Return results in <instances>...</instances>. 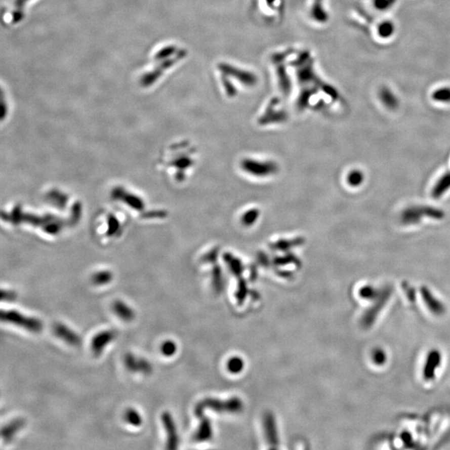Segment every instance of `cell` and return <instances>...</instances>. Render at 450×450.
I'll list each match as a JSON object with an SVG mask.
<instances>
[{
    "label": "cell",
    "instance_id": "obj_4",
    "mask_svg": "<svg viewBox=\"0 0 450 450\" xmlns=\"http://www.w3.org/2000/svg\"><path fill=\"white\" fill-rule=\"evenodd\" d=\"M390 295H391V289L390 288H385L383 291H381L375 305H373L371 308H370L368 309V311H366L365 314L363 316L362 325L363 327L369 328L372 325L373 323L375 322V319L377 318L378 314L382 310L387 301L389 300Z\"/></svg>",
    "mask_w": 450,
    "mask_h": 450
},
{
    "label": "cell",
    "instance_id": "obj_26",
    "mask_svg": "<svg viewBox=\"0 0 450 450\" xmlns=\"http://www.w3.org/2000/svg\"><path fill=\"white\" fill-rule=\"evenodd\" d=\"M373 358H374V360H375V363H377V364H383V363L385 362V360H386V356H385L384 352L382 351L381 349H377V350L374 353Z\"/></svg>",
    "mask_w": 450,
    "mask_h": 450
},
{
    "label": "cell",
    "instance_id": "obj_3",
    "mask_svg": "<svg viewBox=\"0 0 450 450\" xmlns=\"http://www.w3.org/2000/svg\"><path fill=\"white\" fill-rule=\"evenodd\" d=\"M443 216L444 214L443 211L435 208L429 206H411L402 213L401 220L403 224L410 225L418 224L424 217L441 219H443Z\"/></svg>",
    "mask_w": 450,
    "mask_h": 450
},
{
    "label": "cell",
    "instance_id": "obj_22",
    "mask_svg": "<svg viewBox=\"0 0 450 450\" xmlns=\"http://www.w3.org/2000/svg\"><path fill=\"white\" fill-rule=\"evenodd\" d=\"M380 293H381L380 291H378L371 286H365V287L361 289L359 295L363 299L374 300V299H378V297L380 296Z\"/></svg>",
    "mask_w": 450,
    "mask_h": 450
},
{
    "label": "cell",
    "instance_id": "obj_2",
    "mask_svg": "<svg viewBox=\"0 0 450 450\" xmlns=\"http://www.w3.org/2000/svg\"><path fill=\"white\" fill-rule=\"evenodd\" d=\"M186 55V50H179V51L175 55L161 61V63H159L155 68H153V70L142 76L141 79H140V85L144 88H149L154 85V83L158 80L161 76L163 75V73H165L166 69L168 70L169 68L174 66L177 62L180 61L181 59L185 58Z\"/></svg>",
    "mask_w": 450,
    "mask_h": 450
},
{
    "label": "cell",
    "instance_id": "obj_9",
    "mask_svg": "<svg viewBox=\"0 0 450 450\" xmlns=\"http://www.w3.org/2000/svg\"><path fill=\"white\" fill-rule=\"evenodd\" d=\"M25 420L22 418H17L5 424L1 430V437L5 443H10L14 437L24 428Z\"/></svg>",
    "mask_w": 450,
    "mask_h": 450
},
{
    "label": "cell",
    "instance_id": "obj_28",
    "mask_svg": "<svg viewBox=\"0 0 450 450\" xmlns=\"http://www.w3.org/2000/svg\"><path fill=\"white\" fill-rule=\"evenodd\" d=\"M403 289L405 290V292L407 293V295H408V297L410 298V300H415V291L413 290L412 288L410 287L408 285V283H403Z\"/></svg>",
    "mask_w": 450,
    "mask_h": 450
},
{
    "label": "cell",
    "instance_id": "obj_24",
    "mask_svg": "<svg viewBox=\"0 0 450 450\" xmlns=\"http://www.w3.org/2000/svg\"><path fill=\"white\" fill-rule=\"evenodd\" d=\"M319 1L321 2V0H316L315 1V6L314 8V13H313V15L318 21H324L326 19L325 14H323L321 12V10H319V5H321L319 4Z\"/></svg>",
    "mask_w": 450,
    "mask_h": 450
},
{
    "label": "cell",
    "instance_id": "obj_1",
    "mask_svg": "<svg viewBox=\"0 0 450 450\" xmlns=\"http://www.w3.org/2000/svg\"><path fill=\"white\" fill-rule=\"evenodd\" d=\"M0 318L3 322L11 323L14 325L22 328L28 332L33 334H39L44 329L43 322L38 318L30 316L24 315L16 310H2Z\"/></svg>",
    "mask_w": 450,
    "mask_h": 450
},
{
    "label": "cell",
    "instance_id": "obj_14",
    "mask_svg": "<svg viewBox=\"0 0 450 450\" xmlns=\"http://www.w3.org/2000/svg\"><path fill=\"white\" fill-rule=\"evenodd\" d=\"M124 419H125V422L131 426H141L142 423H143L141 415L136 410L133 408L126 410L125 415H124Z\"/></svg>",
    "mask_w": 450,
    "mask_h": 450
},
{
    "label": "cell",
    "instance_id": "obj_19",
    "mask_svg": "<svg viewBox=\"0 0 450 450\" xmlns=\"http://www.w3.org/2000/svg\"><path fill=\"white\" fill-rule=\"evenodd\" d=\"M383 103L389 109H395L398 106V101L389 90H384L381 94Z\"/></svg>",
    "mask_w": 450,
    "mask_h": 450
},
{
    "label": "cell",
    "instance_id": "obj_17",
    "mask_svg": "<svg viewBox=\"0 0 450 450\" xmlns=\"http://www.w3.org/2000/svg\"><path fill=\"white\" fill-rule=\"evenodd\" d=\"M364 179H365V177H364L363 173L360 171V170H353L349 174V177H348V182H349V185H351V186L358 187L363 184Z\"/></svg>",
    "mask_w": 450,
    "mask_h": 450
},
{
    "label": "cell",
    "instance_id": "obj_8",
    "mask_svg": "<svg viewBox=\"0 0 450 450\" xmlns=\"http://www.w3.org/2000/svg\"><path fill=\"white\" fill-rule=\"evenodd\" d=\"M161 420L163 423L166 434H167V444L166 448L168 449H175L177 448L179 444V437H178L177 429L175 426V420L173 419L172 415L169 412L163 413L161 416Z\"/></svg>",
    "mask_w": 450,
    "mask_h": 450
},
{
    "label": "cell",
    "instance_id": "obj_21",
    "mask_svg": "<svg viewBox=\"0 0 450 450\" xmlns=\"http://www.w3.org/2000/svg\"><path fill=\"white\" fill-rule=\"evenodd\" d=\"M177 351V345L172 340H166L161 345V353L166 357L175 355Z\"/></svg>",
    "mask_w": 450,
    "mask_h": 450
},
{
    "label": "cell",
    "instance_id": "obj_16",
    "mask_svg": "<svg viewBox=\"0 0 450 450\" xmlns=\"http://www.w3.org/2000/svg\"><path fill=\"white\" fill-rule=\"evenodd\" d=\"M176 50H177V48L175 47V46H167V47H165L162 50H159L155 55H154V62L156 63H159L160 61H163L165 59H168V58H170V57L173 56V55H175L176 54Z\"/></svg>",
    "mask_w": 450,
    "mask_h": 450
},
{
    "label": "cell",
    "instance_id": "obj_13",
    "mask_svg": "<svg viewBox=\"0 0 450 450\" xmlns=\"http://www.w3.org/2000/svg\"><path fill=\"white\" fill-rule=\"evenodd\" d=\"M421 294H422L424 302L426 303L427 306L429 307V309L432 312H434V314H443V312H444V307H443V304H441L440 302H438L432 295L428 288L423 287L421 289Z\"/></svg>",
    "mask_w": 450,
    "mask_h": 450
},
{
    "label": "cell",
    "instance_id": "obj_27",
    "mask_svg": "<svg viewBox=\"0 0 450 450\" xmlns=\"http://www.w3.org/2000/svg\"><path fill=\"white\" fill-rule=\"evenodd\" d=\"M393 27L390 23H384L381 28H380V33L384 36H389L393 32Z\"/></svg>",
    "mask_w": 450,
    "mask_h": 450
},
{
    "label": "cell",
    "instance_id": "obj_7",
    "mask_svg": "<svg viewBox=\"0 0 450 450\" xmlns=\"http://www.w3.org/2000/svg\"><path fill=\"white\" fill-rule=\"evenodd\" d=\"M124 363L126 369L130 372L149 375L153 371V366L149 360L144 358H139L131 353L125 354Z\"/></svg>",
    "mask_w": 450,
    "mask_h": 450
},
{
    "label": "cell",
    "instance_id": "obj_18",
    "mask_svg": "<svg viewBox=\"0 0 450 450\" xmlns=\"http://www.w3.org/2000/svg\"><path fill=\"white\" fill-rule=\"evenodd\" d=\"M112 279V274L109 272H99L93 276L92 282L97 286L105 285Z\"/></svg>",
    "mask_w": 450,
    "mask_h": 450
},
{
    "label": "cell",
    "instance_id": "obj_11",
    "mask_svg": "<svg viewBox=\"0 0 450 450\" xmlns=\"http://www.w3.org/2000/svg\"><path fill=\"white\" fill-rule=\"evenodd\" d=\"M440 361L441 355L439 352L437 350H433L429 353L424 370V376L425 380H430L434 379L435 370L440 364Z\"/></svg>",
    "mask_w": 450,
    "mask_h": 450
},
{
    "label": "cell",
    "instance_id": "obj_6",
    "mask_svg": "<svg viewBox=\"0 0 450 450\" xmlns=\"http://www.w3.org/2000/svg\"><path fill=\"white\" fill-rule=\"evenodd\" d=\"M117 336V333L114 330H104L99 332L93 337L90 344V348L93 354L95 357H99L104 352V349L113 341Z\"/></svg>",
    "mask_w": 450,
    "mask_h": 450
},
{
    "label": "cell",
    "instance_id": "obj_10",
    "mask_svg": "<svg viewBox=\"0 0 450 450\" xmlns=\"http://www.w3.org/2000/svg\"><path fill=\"white\" fill-rule=\"evenodd\" d=\"M450 190V171L445 172L438 178L432 188L431 195L435 199L442 198Z\"/></svg>",
    "mask_w": 450,
    "mask_h": 450
},
{
    "label": "cell",
    "instance_id": "obj_5",
    "mask_svg": "<svg viewBox=\"0 0 450 450\" xmlns=\"http://www.w3.org/2000/svg\"><path fill=\"white\" fill-rule=\"evenodd\" d=\"M53 334L58 339L70 346L78 347L82 344L79 335L63 323H55L52 328Z\"/></svg>",
    "mask_w": 450,
    "mask_h": 450
},
{
    "label": "cell",
    "instance_id": "obj_12",
    "mask_svg": "<svg viewBox=\"0 0 450 450\" xmlns=\"http://www.w3.org/2000/svg\"><path fill=\"white\" fill-rule=\"evenodd\" d=\"M112 309L113 313L125 322H130L135 318V313L134 309L122 300H116L113 302Z\"/></svg>",
    "mask_w": 450,
    "mask_h": 450
},
{
    "label": "cell",
    "instance_id": "obj_20",
    "mask_svg": "<svg viewBox=\"0 0 450 450\" xmlns=\"http://www.w3.org/2000/svg\"><path fill=\"white\" fill-rule=\"evenodd\" d=\"M433 99L440 103H450V88H442L433 94Z\"/></svg>",
    "mask_w": 450,
    "mask_h": 450
},
{
    "label": "cell",
    "instance_id": "obj_23",
    "mask_svg": "<svg viewBox=\"0 0 450 450\" xmlns=\"http://www.w3.org/2000/svg\"><path fill=\"white\" fill-rule=\"evenodd\" d=\"M243 368V360L239 358H231L228 363V369H229V372L233 373V374H238V373L241 372Z\"/></svg>",
    "mask_w": 450,
    "mask_h": 450
},
{
    "label": "cell",
    "instance_id": "obj_25",
    "mask_svg": "<svg viewBox=\"0 0 450 450\" xmlns=\"http://www.w3.org/2000/svg\"><path fill=\"white\" fill-rule=\"evenodd\" d=\"M1 299H2V301L12 302L16 300L17 295L14 291L2 290V293H1Z\"/></svg>",
    "mask_w": 450,
    "mask_h": 450
},
{
    "label": "cell",
    "instance_id": "obj_15",
    "mask_svg": "<svg viewBox=\"0 0 450 450\" xmlns=\"http://www.w3.org/2000/svg\"><path fill=\"white\" fill-rule=\"evenodd\" d=\"M29 0H15V2H14V10L13 11L12 15V22L14 23V24H17V23H19V21H21L23 18H24V8L26 5V3H28Z\"/></svg>",
    "mask_w": 450,
    "mask_h": 450
}]
</instances>
